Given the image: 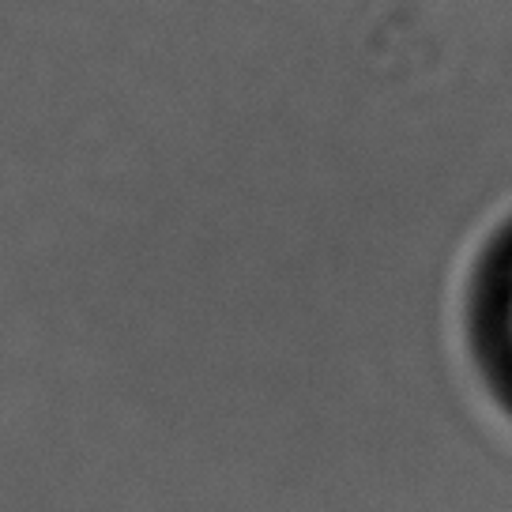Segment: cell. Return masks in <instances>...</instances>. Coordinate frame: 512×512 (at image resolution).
Returning <instances> with one entry per match:
<instances>
[{"mask_svg": "<svg viewBox=\"0 0 512 512\" xmlns=\"http://www.w3.org/2000/svg\"><path fill=\"white\" fill-rule=\"evenodd\" d=\"M475 347L494 392L512 407V230L486 256L475 287Z\"/></svg>", "mask_w": 512, "mask_h": 512, "instance_id": "6da1fadb", "label": "cell"}]
</instances>
